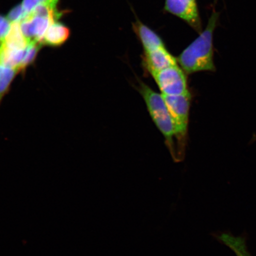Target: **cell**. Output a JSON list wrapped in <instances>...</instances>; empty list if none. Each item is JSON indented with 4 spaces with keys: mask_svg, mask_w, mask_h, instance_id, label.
<instances>
[{
    "mask_svg": "<svg viewBox=\"0 0 256 256\" xmlns=\"http://www.w3.org/2000/svg\"><path fill=\"white\" fill-rule=\"evenodd\" d=\"M152 76L162 95L178 96L190 92L186 76L178 65L162 70Z\"/></svg>",
    "mask_w": 256,
    "mask_h": 256,
    "instance_id": "5b68a950",
    "label": "cell"
},
{
    "mask_svg": "<svg viewBox=\"0 0 256 256\" xmlns=\"http://www.w3.org/2000/svg\"><path fill=\"white\" fill-rule=\"evenodd\" d=\"M139 92L142 96L154 123L164 136L168 146L172 155L174 156V128L164 98L162 94L154 91L143 82L140 83Z\"/></svg>",
    "mask_w": 256,
    "mask_h": 256,
    "instance_id": "7a4b0ae2",
    "label": "cell"
},
{
    "mask_svg": "<svg viewBox=\"0 0 256 256\" xmlns=\"http://www.w3.org/2000/svg\"><path fill=\"white\" fill-rule=\"evenodd\" d=\"M71 31L66 25L58 22H54L44 34L41 44L50 47L62 46L68 40Z\"/></svg>",
    "mask_w": 256,
    "mask_h": 256,
    "instance_id": "ba28073f",
    "label": "cell"
},
{
    "mask_svg": "<svg viewBox=\"0 0 256 256\" xmlns=\"http://www.w3.org/2000/svg\"><path fill=\"white\" fill-rule=\"evenodd\" d=\"M214 236L231 250L236 256H252L248 250L245 236H236L229 232L218 233Z\"/></svg>",
    "mask_w": 256,
    "mask_h": 256,
    "instance_id": "9c48e42d",
    "label": "cell"
},
{
    "mask_svg": "<svg viewBox=\"0 0 256 256\" xmlns=\"http://www.w3.org/2000/svg\"><path fill=\"white\" fill-rule=\"evenodd\" d=\"M42 44L40 42H30L26 50V54L23 62L21 64L20 73L24 74L28 66L34 63L36 60L38 53L42 47Z\"/></svg>",
    "mask_w": 256,
    "mask_h": 256,
    "instance_id": "5bb4252c",
    "label": "cell"
},
{
    "mask_svg": "<svg viewBox=\"0 0 256 256\" xmlns=\"http://www.w3.org/2000/svg\"><path fill=\"white\" fill-rule=\"evenodd\" d=\"M137 30L146 52L156 48L165 47L158 35L146 26L140 24L138 26Z\"/></svg>",
    "mask_w": 256,
    "mask_h": 256,
    "instance_id": "7c38bea8",
    "label": "cell"
},
{
    "mask_svg": "<svg viewBox=\"0 0 256 256\" xmlns=\"http://www.w3.org/2000/svg\"><path fill=\"white\" fill-rule=\"evenodd\" d=\"M26 50V49L12 50L6 46L4 43H0V64L14 68L20 73V66L24 59Z\"/></svg>",
    "mask_w": 256,
    "mask_h": 256,
    "instance_id": "30bf717a",
    "label": "cell"
},
{
    "mask_svg": "<svg viewBox=\"0 0 256 256\" xmlns=\"http://www.w3.org/2000/svg\"><path fill=\"white\" fill-rule=\"evenodd\" d=\"M217 14L210 18L206 30L178 57V62L188 74L214 71L213 32L218 20Z\"/></svg>",
    "mask_w": 256,
    "mask_h": 256,
    "instance_id": "6da1fadb",
    "label": "cell"
},
{
    "mask_svg": "<svg viewBox=\"0 0 256 256\" xmlns=\"http://www.w3.org/2000/svg\"><path fill=\"white\" fill-rule=\"evenodd\" d=\"M146 63L147 70L152 76L168 67L178 65L177 60L165 47L146 52Z\"/></svg>",
    "mask_w": 256,
    "mask_h": 256,
    "instance_id": "52a82bcc",
    "label": "cell"
},
{
    "mask_svg": "<svg viewBox=\"0 0 256 256\" xmlns=\"http://www.w3.org/2000/svg\"><path fill=\"white\" fill-rule=\"evenodd\" d=\"M12 22L7 17L0 14V43L4 41L7 36L10 30Z\"/></svg>",
    "mask_w": 256,
    "mask_h": 256,
    "instance_id": "e0dca14e",
    "label": "cell"
},
{
    "mask_svg": "<svg viewBox=\"0 0 256 256\" xmlns=\"http://www.w3.org/2000/svg\"><path fill=\"white\" fill-rule=\"evenodd\" d=\"M18 74L17 70L0 64V106Z\"/></svg>",
    "mask_w": 256,
    "mask_h": 256,
    "instance_id": "4fadbf2b",
    "label": "cell"
},
{
    "mask_svg": "<svg viewBox=\"0 0 256 256\" xmlns=\"http://www.w3.org/2000/svg\"><path fill=\"white\" fill-rule=\"evenodd\" d=\"M28 14L23 5L21 4L12 8L8 12L7 18L12 23H14V22H21L24 20Z\"/></svg>",
    "mask_w": 256,
    "mask_h": 256,
    "instance_id": "9a60e30c",
    "label": "cell"
},
{
    "mask_svg": "<svg viewBox=\"0 0 256 256\" xmlns=\"http://www.w3.org/2000/svg\"><path fill=\"white\" fill-rule=\"evenodd\" d=\"M57 5L38 6L20 22L22 31L28 42H35L41 44L50 26L62 17V12L58 10Z\"/></svg>",
    "mask_w": 256,
    "mask_h": 256,
    "instance_id": "3957f363",
    "label": "cell"
},
{
    "mask_svg": "<svg viewBox=\"0 0 256 256\" xmlns=\"http://www.w3.org/2000/svg\"><path fill=\"white\" fill-rule=\"evenodd\" d=\"M6 46L16 50H24L30 44L20 28V22L12 23L7 36L2 42Z\"/></svg>",
    "mask_w": 256,
    "mask_h": 256,
    "instance_id": "8fae6325",
    "label": "cell"
},
{
    "mask_svg": "<svg viewBox=\"0 0 256 256\" xmlns=\"http://www.w3.org/2000/svg\"><path fill=\"white\" fill-rule=\"evenodd\" d=\"M165 8L170 14L184 19L194 27L200 24L195 0H166Z\"/></svg>",
    "mask_w": 256,
    "mask_h": 256,
    "instance_id": "8992f818",
    "label": "cell"
},
{
    "mask_svg": "<svg viewBox=\"0 0 256 256\" xmlns=\"http://www.w3.org/2000/svg\"><path fill=\"white\" fill-rule=\"evenodd\" d=\"M58 0H24L22 5L28 14L38 6L44 4H58Z\"/></svg>",
    "mask_w": 256,
    "mask_h": 256,
    "instance_id": "2e32d148",
    "label": "cell"
},
{
    "mask_svg": "<svg viewBox=\"0 0 256 256\" xmlns=\"http://www.w3.org/2000/svg\"><path fill=\"white\" fill-rule=\"evenodd\" d=\"M162 96L171 115L174 128L175 137L178 140L179 142L184 143L190 118L191 94L188 92L181 96Z\"/></svg>",
    "mask_w": 256,
    "mask_h": 256,
    "instance_id": "277c9868",
    "label": "cell"
}]
</instances>
